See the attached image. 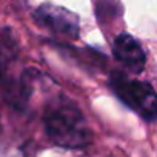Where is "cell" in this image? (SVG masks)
<instances>
[{
    "label": "cell",
    "instance_id": "5",
    "mask_svg": "<svg viewBox=\"0 0 157 157\" xmlns=\"http://www.w3.org/2000/svg\"><path fill=\"white\" fill-rule=\"evenodd\" d=\"M0 80H2V68H0Z\"/></svg>",
    "mask_w": 157,
    "mask_h": 157
},
{
    "label": "cell",
    "instance_id": "1",
    "mask_svg": "<svg viewBox=\"0 0 157 157\" xmlns=\"http://www.w3.org/2000/svg\"><path fill=\"white\" fill-rule=\"evenodd\" d=\"M45 128L49 139L63 148H83L91 142V131L83 114L65 97H57L48 105Z\"/></svg>",
    "mask_w": 157,
    "mask_h": 157
},
{
    "label": "cell",
    "instance_id": "4",
    "mask_svg": "<svg viewBox=\"0 0 157 157\" xmlns=\"http://www.w3.org/2000/svg\"><path fill=\"white\" fill-rule=\"evenodd\" d=\"M114 56L129 69L139 72L145 65V52L140 43L129 34L117 36L114 42Z\"/></svg>",
    "mask_w": 157,
    "mask_h": 157
},
{
    "label": "cell",
    "instance_id": "2",
    "mask_svg": "<svg viewBox=\"0 0 157 157\" xmlns=\"http://www.w3.org/2000/svg\"><path fill=\"white\" fill-rule=\"evenodd\" d=\"M111 85L117 96L142 117L148 120L157 117V94L148 83L116 74L111 78Z\"/></svg>",
    "mask_w": 157,
    "mask_h": 157
},
{
    "label": "cell",
    "instance_id": "3",
    "mask_svg": "<svg viewBox=\"0 0 157 157\" xmlns=\"http://www.w3.org/2000/svg\"><path fill=\"white\" fill-rule=\"evenodd\" d=\"M34 17L42 26H46L57 34H63L68 37H75L78 34L77 16H74L65 8H59L54 5H42L34 13Z\"/></svg>",
    "mask_w": 157,
    "mask_h": 157
}]
</instances>
